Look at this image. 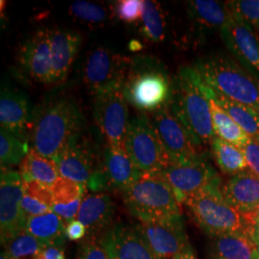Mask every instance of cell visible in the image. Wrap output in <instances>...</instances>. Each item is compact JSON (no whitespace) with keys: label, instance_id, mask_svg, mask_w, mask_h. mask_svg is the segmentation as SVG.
Returning a JSON list of instances; mask_svg holds the SVG:
<instances>
[{"label":"cell","instance_id":"1","mask_svg":"<svg viewBox=\"0 0 259 259\" xmlns=\"http://www.w3.org/2000/svg\"><path fill=\"white\" fill-rule=\"evenodd\" d=\"M82 125V113L74 103L66 99L51 102L30 125V148L57 162L80 136Z\"/></svg>","mask_w":259,"mask_h":259},{"label":"cell","instance_id":"2","mask_svg":"<svg viewBox=\"0 0 259 259\" xmlns=\"http://www.w3.org/2000/svg\"><path fill=\"white\" fill-rule=\"evenodd\" d=\"M196 72L215 93L259 112V75L236 60L214 55L199 60Z\"/></svg>","mask_w":259,"mask_h":259},{"label":"cell","instance_id":"3","mask_svg":"<svg viewBox=\"0 0 259 259\" xmlns=\"http://www.w3.org/2000/svg\"><path fill=\"white\" fill-rule=\"evenodd\" d=\"M169 106L200 147L211 143L216 137L211 112L194 67H183L179 71Z\"/></svg>","mask_w":259,"mask_h":259},{"label":"cell","instance_id":"4","mask_svg":"<svg viewBox=\"0 0 259 259\" xmlns=\"http://www.w3.org/2000/svg\"><path fill=\"white\" fill-rule=\"evenodd\" d=\"M221 186H206L189 197L184 204L187 206L195 222L212 237L234 232L250 234V224L228 203L223 196Z\"/></svg>","mask_w":259,"mask_h":259},{"label":"cell","instance_id":"5","mask_svg":"<svg viewBox=\"0 0 259 259\" xmlns=\"http://www.w3.org/2000/svg\"><path fill=\"white\" fill-rule=\"evenodd\" d=\"M123 200L130 213L139 221L181 214L176 195L160 176L142 174L123 192Z\"/></svg>","mask_w":259,"mask_h":259},{"label":"cell","instance_id":"6","mask_svg":"<svg viewBox=\"0 0 259 259\" xmlns=\"http://www.w3.org/2000/svg\"><path fill=\"white\" fill-rule=\"evenodd\" d=\"M124 147L142 174L158 176L170 164L157 131L145 113L130 120Z\"/></svg>","mask_w":259,"mask_h":259},{"label":"cell","instance_id":"7","mask_svg":"<svg viewBox=\"0 0 259 259\" xmlns=\"http://www.w3.org/2000/svg\"><path fill=\"white\" fill-rule=\"evenodd\" d=\"M173 88L166 73L149 63L131 65V70L123 84L127 101L137 109L157 111L167 106L172 96Z\"/></svg>","mask_w":259,"mask_h":259},{"label":"cell","instance_id":"8","mask_svg":"<svg viewBox=\"0 0 259 259\" xmlns=\"http://www.w3.org/2000/svg\"><path fill=\"white\" fill-rule=\"evenodd\" d=\"M135 228L151 250L160 259H174L190 245L182 214L139 221Z\"/></svg>","mask_w":259,"mask_h":259},{"label":"cell","instance_id":"9","mask_svg":"<svg viewBox=\"0 0 259 259\" xmlns=\"http://www.w3.org/2000/svg\"><path fill=\"white\" fill-rule=\"evenodd\" d=\"M158 176L170 185L180 204L206 186L221 185V178L204 156L170 163Z\"/></svg>","mask_w":259,"mask_h":259},{"label":"cell","instance_id":"10","mask_svg":"<svg viewBox=\"0 0 259 259\" xmlns=\"http://www.w3.org/2000/svg\"><path fill=\"white\" fill-rule=\"evenodd\" d=\"M130 60L105 47H96L83 65V82L95 95L122 87L129 71Z\"/></svg>","mask_w":259,"mask_h":259},{"label":"cell","instance_id":"11","mask_svg":"<svg viewBox=\"0 0 259 259\" xmlns=\"http://www.w3.org/2000/svg\"><path fill=\"white\" fill-rule=\"evenodd\" d=\"M127 102L123 85L94 95V117L107 144L124 147L130 123Z\"/></svg>","mask_w":259,"mask_h":259},{"label":"cell","instance_id":"12","mask_svg":"<svg viewBox=\"0 0 259 259\" xmlns=\"http://www.w3.org/2000/svg\"><path fill=\"white\" fill-rule=\"evenodd\" d=\"M151 120L168 154L170 163L183 162L204 156L201 147L171 110L169 104L155 111Z\"/></svg>","mask_w":259,"mask_h":259},{"label":"cell","instance_id":"13","mask_svg":"<svg viewBox=\"0 0 259 259\" xmlns=\"http://www.w3.org/2000/svg\"><path fill=\"white\" fill-rule=\"evenodd\" d=\"M23 195V181L20 173L7 167H1L0 232L2 245L24 231L26 216L21 208Z\"/></svg>","mask_w":259,"mask_h":259},{"label":"cell","instance_id":"14","mask_svg":"<svg viewBox=\"0 0 259 259\" xmlns=\"http://www.w3.org/2000/svg\"><path fill=\"white\" fill-rule=\"evenodd\" d=\"M141 175L142 173L136 166L125 147L107 144L103 155L102 165L94 172L88 185L92 190L111 188L124 192Z\"/></svg>","mask_w":259,"mask_h":259},{"label":"cell","instance_id":"15","mask_svg":"<svg viewBox=\"0 0 259 259\" xmlns=\"http://www.w3.org/2000/svg\"><path fill=\"white\" fill-rule=\"evenodd\" d=\"M221 36L238 63L259 73V36L248 23L231 14Z\"/></svg>","mask_w":259,"mask_h":259},{"label":"cell","instance_id":"16","mask_svg":"<svg viewBox=\"0 0 259 259\" xmlns=\"http://www.w3.org/2000/svg\"><path fill=\"white\" fill-rule=\"evenodd\" d=\"M111 259H160L149 248L135 226L113 225L98 237Z\"/></svg>","mask_w":259,"mask_h":259},{"label":"cell","instance_id":"17","mask_svg":"<svg viewBox=\"0 0 259 259\" xmlns=\"http://www.w3.org/2000/svg\"><path fill=\"white\" fill-rule=\"evenodd\" d=\"M20 62L28 74L37 82L53 83L50 30H39L28 38L20 50Z\"/></svg>","mask_w":259,"mask_h":259},{"label":"cell","instance_id":"18","mask_svg":"<svg viewBox=\"0 0 259 259\" xmlns=\"http://www.w3.org/2000/svg\"><path fill=\"white\" fill-rule=\"evenodd\" d=\"M115 204L108 195L103 193L83 197L77 220L87 228L89 237H95L109 231L113 226Z\"/></svg>","mask_w":259,"mask_h":259},{"label":"cell","instance_id":"19","mask_svg":"<svg viewBox=\"0 0 259 259\" xmlns=\"http://www.w3.org/2000/svg\"><path fill=\"white\" fill-rule=\"evenodd\" d=\"M0 124L1 129L28 142L26 134L31 124L29 104L25 95L12 90H2L0 97Z\"/></svg>","mask_w":259,"mask_h":259},{"label":"cell","instance_id":"20","mask_svg":"<svg viewBox=\"0 0 259 259\" xmlns=\"http://www.w3.org/2000/svg\"><path fill=\"white\" fill-rule=\"evenodd\" d=\"M221 191L228 203L245 217L259 203V176L248 169L232 176Z\"/></svg>","mask_w":259,"mask_h":259},{"label":"cell","instance_id":"21","mask_svg":"<svg viewBox=\"0 0 259 259\" xmlns=\"http://www.w3.org/2000/svg\"><path fill=\"white\" fill-rule=\"evenodd\" d=\"M52 62H53V83L65 82L73 65L82 37L79 33L65 30H50Z\"/></svg>","mask_w":259,"mask_h":259},{"label":"cell","instance_id":"22","mask_svg":"<svg viewBox=\"0 0 259 259\" xmlns=\"http://www.w3.org/2000/svg\"><path fill=\"white\" fill-rule=\"evenodd\" d=\"M56 164L61 177L85 186L95 172L92 152L84 142H81L80 136L65 149Z\"/></svg>","mask_w":259,"mask_h":259},{"label":"cell","instance_id":"23","mask_svg":"<svg viewBox=\"0 0 259 259\" xmlns=\"http://www.w3.org/2000/svg\"><path fill=\"white\" fill-rule=\"evenodd\" d=\"M201 84L204 95L206 96L209 104L215 136L239 148H243L250 140V136L235 121H233L232 117L227 113V111L223 109L222 106L218 102L212 89L204 83L202 79Z\"/></svg>","mask_w":259,"mask_h":259},{"label":"cell","instance_id":"24","mask_svg":"<svg viewBox=\"0 0 259 259\" xmlns=\"http://www.w3.org/2000/svg\"><path fill=\"white\" fill-rule=\"evenodd\" d=\"M65 221L55 212L26 218L24 231L44 242L47 246H62L65 243Z\"/></svg>","mask_w":259,"mask_h":259},{"label":"cell","instance_id":"25","mask_svg":"<svg viewBox=\"0 0 259 259\" xmlns=\"http://www.w3.org/2000/svg\"><path fill=\"white\" fill-rule=\"evenodd\" d=\"M19 173L23 183L37 182L49 187L61 178L55 161L31 148L19 164Z\"/></svg>","mask_w":259,"mask_h":259},{"label":"cell","instance_id":"26","mask_svg":"<svg viewBox=\"0 0 259 259\" xmlns=\"http://www.w3.org/2000/svg\"><path fill=\"white\" fill-rule=\"evenodd\" d=\"M216 256L222 259H255L258 251L247 232L226 233L213 237Z\"/></svg>","mask_w":259,"mask_h":259},{"label":"cell","instance_id":"27","mask_svg":"<svg viewBox=\"0 0 259 259\" xmlns=\"http://www.w3.org/2000/svg\"><path fill=\"white\" fill-rule=\"evenodd\" d=\"M189 13L197 23L204 27L222 31L231 19L226 2L213 0H194L188 2Z\"/></svg>","mask_w":259,"mask_h":259},{"label":"cell","instance_id":"28","mask_svg":"<svg viewBox=\"0 0 259 259\" xmlns=\"http://www.w3.org/2000/svg\"><path fill=\"white\" fill-rule=\"evenodd\" d=\"M211 150L215 162L224 174L234 176L248 170V164L242 148L215 137L212 139Z\"/></svg>","mask_w":259,"mask_h":259},{"label":"cell","instance_id":"29","mask_svg":"<svg viewBox=\"0 0 259 259\" xmlns=\"http://www.w3.org/2000/svg\"><path fill=\"white\" fill-rule=\"evenodd\" d=\"M214 92V91H213ZM215 96L223 109L244 130L250 138L259 139V112L252 108L215 93Z\"/></svg>","mask_w":259,"mask_h":259},{"label":"cell","instance_id":"30","mask_svg":"<svg viewBox=\"0 0 259 259\" xmlns=\"http://www.w3.org/2000/svg\"><path fill=\"white\" fill-rule=\"evenodd\" d=\"M141 31L150 41L159 42L165 37L166 20L161 6L152 0H144L141 17Z\"/></svg>","mask_w":259,"mask_h":259},{"label":"cell","instance_id":"31","mask_svg":"<svg viewBox=\"0 0 259 259\" xmlns=\"http://www.w3.org/2000/svg\"><path fill=\"white\" fill-rule=\"evenodd\" d=\"M3 246L11 259H34L47 247L26 231L19 232Z\"/></svg>","mask_w":259,"mask_h":259},{"label":"cell","instance_id":"32","mask_svg":"<svg viewBox=\"0 0 259 259\" xmlns=\"http://www.w3.org/2000/svg\"><path fill=\"white\" fill-rule=\"evenodd\" d=\"M30 150L28 142L13 136L5 130H0V161L1 167L20 164Z\"/></svg>","mask_w":259,"mask_h":259},{"label":"cell","instance_id":"33","mask_svg":"<svg viewBox=\"0 0 259 259\" xmlns=\"http://www.w3.org/2000/svg\"><path fill=\"white\" fill-rule=\"evenodd\" d=\"M69 12L76 19L91 24H99L108 19V10L91 1H74L69 7Z\"/></svg>","mask_w":259,"mask_h":259},{"label":"cell","instance_id":"34","mask_svg":"<svg viewBox=\"0 0 259 259\" xmlns=\"http://www.w3.org/2000/svg\"><path fill=\"white\" fill-rule=\"evenodd\" d=\"M226 5L231 14L248 23L259 36V0H232Z\"/></svg>","mask_w":259,"mask_h":259},{"label":"cell","instance_id":"35","mask_svg":"<svg viewBox=\"0 0 259 259\" xmlns=\"http://www.w3.org/2000/svg\"><path fill=\"white\" fill-rule=\"evenodd\" d=\"M85 185L78 184L61 177L54 185L50 187L55 204H69L83 198Z\"/></svg>","mask_w":259,"mask_h":259},{"label":"cell","instance_id":"36","mask_svg":"<svg viewBox=\"0 0 259 259\" xmlns=\"http://www.w3.org/2000/svg\"><path fill=\"white\" fill-rule=\"evenodd\" d=\"M144 0H120L115 5V14L125 22L141 20Z\"/></svg>","mask_w":259,"mask_h":259},{"label":"cell","instance_id":"37","mask_svg":"<svg viewBox=\"0 0 259 259\" xmlns=\"http://www.w3.org/2000/svg\"><path fill=\"white\" fill-rule=\"evenodd\" d=\"M78 259H111L98 238L88 237L78 250Z\"/></svg>","mask_w":259,"mask_h":259},{"label":"cell","instance_id":"38","mask_svg":"<svg viewBox=\"0 0 259 259\" xmlns=\"http://www.w3.org/2000/svg\"><path fill=\"white\" fill-rule=\"evenodd\" d=\"M24 193L36 199L38 202L47 204L49 207H52L54 204V199L49 186L41 185L37 182L23 183Z\"/></svg>","mask_w":259,"mask_h":259},{"label":"cell","instance_id":"39","mask_svg":"<svg viewBox=\"0 0 259 259\" xmlns=\"http://www.w3.org/2000/svg\"><path fill=\"white\" fill-rule=\"evenodd\" d=\"M242 150L245 154L248 169L259 176V139L250 138Z\"/></svg>","mask_w":259,"mask_h":259},{"label":"cell","instance_id":"40","mask_svg":"<svg viewBox=\"0 0 259 259\" xmlns=\"http://www.w3.org/2000/svg\"><path fill=\"white\" fill-rule=\"evenodd\" d=\"M83 198H80L69 204H53V206L51 207V210L56 214H58L65 221V224H67L76 219L82 204Z\"/></svg>","mask_w":259,"mask_h":259},{"label":"cell","instance_id":"41","mask_svg":"<svg viewBox=\"0 0 259 259\" xmlns=\"http://www.w3.org/2000/svg\"><path fill=\"white\" fill-rule=\"evenodd\" d=\"M21 208L25 214L26 218L30 216L44 215V214L52 211L51 207H49L47 204L38 202L36 199L32 198L31 196L25 194V193L23 195V198L21 201Z\"/></svg>","mask_w":259,"mask_h":259},{"label":"cell","instance_id":"42","mask_svg":"<svg viewBox=\"0 0 259 259\" xmlns=\"http://www.w3.org/2000/svg\"><path fill=\"white\" fill-rule=\"evenodd\" d=\"M88 234L87 228L79 220L74 219L66 224L65 226V235L69 240L79 241L84 238Z\"/></svg>","mask_w":259,"mask_h":259},{"label":"cell","instance_id":"43","mask_svg":"<svg viewBox=\"0 0 259 259\" xmlns=\"http://www.w3.org/2000/svg\"><path fill=\"white\" fill-rule=\"evenodd\" d=\"M34 259H66L62 246H47Z\"/></svg>","mask_w":259,"mask_h":259},{"label":"cell","instance_id":"44","mask_svg":"<svg viewBox=\"0 0 259 259\" xmlns=\"http://www.w3.org/2000/svg\"><path fill=\"white\" fill-rule=\"evenodd\" d=\"M250 235L259 250V219L250 223Z\"/></svg>","mask_w":259,"mask_h":259},{"label":"cell","instance_id":"45","mask_svg":"<svg viewBox=\"0 0 259 259\" xmlns=\"http://www.w3.org/2000/svg\"><path fill=\"white\" fill-rule=\"evenodd\" d=\"M174 259H198L195 255L194 251L192 250L191 246L189 245L185 250L179 253Z\"/></svg>","mask_w":259,"mask_h":259},{"label":"cell","instance_id":"46","mask_svg":"<svg viewBox=\"0 0 259 259\" xmlns=\"http://www.w3.org/2000/svg\"><path fill=\"white\" fill-rule=\"evenodd\" d=\"M244 218L248 221L249 224H250V222H252L253 220H255V219H259V203L257 204V205L255 206V208H254L249 215L245 216Z\"/></svg>","mask_w":259,"mask_h":259},{"label":"cell","instance_id":"47","mask_svg":"<svg viewBox=\"0 0 259 259\" xmlns=\"http://www.w3.org/2000/svg\"><path fill=\"white\" fill-rule=\"evenodd\" d=\"M255 259H259V251H257L255 254Z\"/></svg>","mask_w":259,"mask_h":259},{"label":"cell","instance_id":"48","mask_svg":"<svg viewBox=\"0 0 259 259\" xmlns=\"http://www.w3.org/2000/svg\"><path fill=\"white\" fill-rule=\"evenodd\" d=\"M214 259H222V258H220V257H217V256H216V257H215V258Z\"/></svg>","mask_w":259,"mask_h":259},{"label":"cell","instance_id":"49","mask_svg":"<svg viewBox=\"0 0 259 259\" xmlns=\"http://www.w3.org/2000/svg\"><path fill=\"white\" fill-rule=\"evenodd\" d=\"M258 251H259V250H258Z\"/></svg>","mask_w":259,"mask_h":259}]
</instances>
